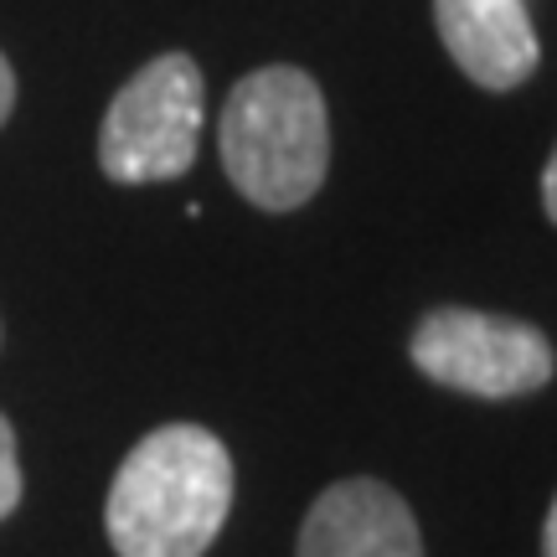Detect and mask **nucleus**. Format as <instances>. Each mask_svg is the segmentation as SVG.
Here are the masks:
<instances>
[{
    "label": "nucleus",
    "instance_id": "obj_7",
    "mask_svg": "<svg viewBox=\"0 0 557 557\" xmlns=\"http://www.w3.org/2000/svg\"><path fill=\"white\" fill-rule=\"evenodd\" d=\"M21 506V459H16V429L0 413V521Z\"/></svg>",
    "mask_w": 557,
    "mask_h": 557
},
{
    "label": "nucleus",
    "instance_id": "obj_10",
    "mask_svg": "<svg viewBox=\"0 0 557 557\" xmlns=\"http://www.w3.org/2000/svg\"><path fill=\"white\" fill-rule=\"evenodd\" d=\"M542 557H557V496L547 506V527H542Z\"/></svg>",
    "mask_w": 557,
    "mask_h": 557
},
{
    "label": "nucleus",
    "instance_id": "obj_2",
    "mask_svg": "<svg viewBox=\"0 0 557 557\" xmlns=\"http://www.w3.org/2000/svg\"><path fill=\"white\" fill-rule=\"evenodd\" d=\"M222 171L259 212H295L325 186L331 120L325 94L299 67H259L233 83L218 124Z\"/></svg>",
    "mask_w": 557,
    "mask_h": 557
},
{
    "label": "nucleus",
    "instance_id": "obj_3",
    "mask_svg": "<svg viewBox=\"0 0 557 557\" xmlns=\"http://www.w3.org/2000/svg\"><path fill=\"white\" fill-rule=\"evenodd\" d=\"M201 114H207V83L186 52L145 62L124 83L99 129V165L120 186L145 181H176L197 165Z\"/></svg>",
    "mask_w": 557,
    "mask_h": 557
},
{
    "label": "nucleus",
    "instance_id": "obj_4",
    "mask_svg": "<svg viewBox=\"0 0 557 557\" xmlns=\"http://www.w3.org/2000/svg\"><path fill=\"white\" fill-rule=\"evenodd\" d=\"M408 357L429 382L455 387L465 398H527L547 387L557 372L553 341L537 325L465 305H438L413 325Z\"/></svg>",
    "mask_w": 557,
    "mask_h": 557
},
{
    "label": "nucleus",
    "instance_id": "obj_8",
    "mask_svg": "<svg viewBox=\"0 0 557 557\" xmlns=\"http://www.w3.org/2000/svg\"><path fill=\"white\" fill-rule=\"evenodd\" d=\"M11 109H16V73H11V62L0 52V124L11 120Z\"/></svg>",
    "mask_w": 557,
    "mask_h": 557
},
{
    "label": "nucleus",
    "instance_id": "obj_9",
    "mask_svg": "<svg viewBox=\"0 0 557 557\" xmlns=\"http://www.w3.org/2000/svg\"><path fill=\"white\" fill-rule=\"evenodd\" d=\"M542 207H547V218H553V227H557V145H553L547 171H542Z\"/></svg>",
    "mask_w": 557,
    "mask_h": 557
},
{
    "label": "nucleus",
    "instance_id": "obj_1",
    "mask_svg": "<svg viewBox=\"0 0 557 557\" xmlns=\"http://www.w3.org/2000/svg\"><path fill=\"white\" fill-rule=\"evenodd\" d=\"M233 511V455L201 423H165L124 455L103 527L120 557H201Z\"/></svg>",
    "mask_w": 557,
    "mask_h": 557
},
{
    "label": "nucleus",
    "instance_id": "obj_5",
    "mask_svg": "<svg viewBox=\"0 0 557 557\" xmlns=\"http://www.w3.org/2000/svg\"><path fill=\"white\" fill-rule=\"evenodd\" d=\"M295 557H423L408 500L382 480H336L299 527Z\"/></svg>",
    "mask_w": 557,
    "mask_h": 557
},
{
    "label": "nucleus",
    "instance_id": "obj_6",
    "mask_svg": "<svg viewBox=\"0 0 557 557\" xmlns=\"http://www.w3.org/2000/svg\"><path fill=\"white\" fill-rule=\"evenodd\" d=\"M438 37L459 73L491 94H511L537 73L542 41L521 0H434Z\"/></svg>",
    "mask_w": 557,
    "mask_h": 557
}]
</instances>
